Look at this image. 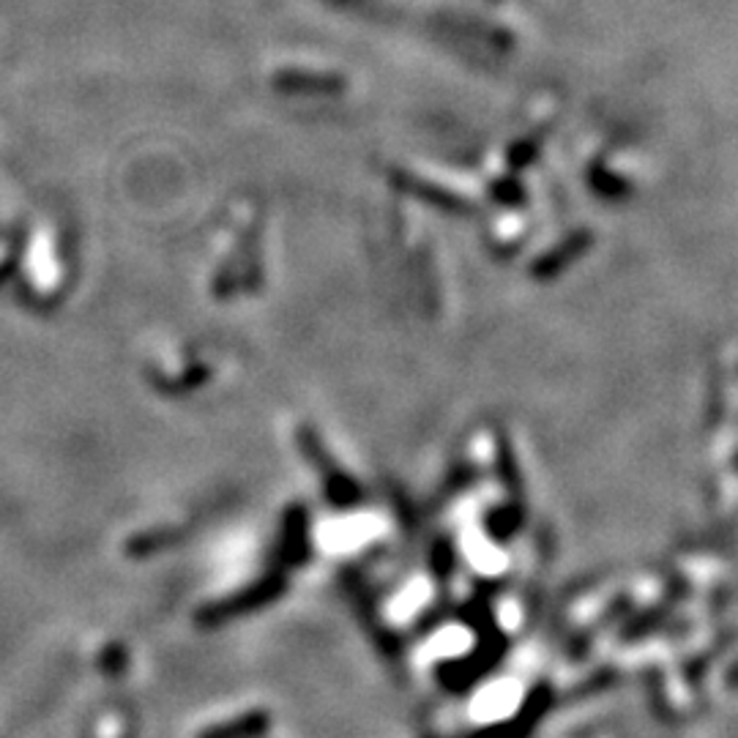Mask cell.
<instances>
[{"label": "cell", "instance_id": "8992f818", "mask_svg": "<svg viewBox=\"0 0 738 738\" xmlns=\"http://www.w3.org/2000/svg\"><path fill=\"white\" fill-rule=\"evenodd\" d=\"M725 690L738 692V659L730 662V668L725 670Z\"/></svg>", "mask_w": 738, "mask_h": 738}, {"label": "cell", "instance_id": "5b68a950", "mask_svg": "<svg viewBox=\"0 0 738 738\" xmlns=\"http://www.w3.org/2000/svg\"><path fill=\"white\" fill-rule=\"evenodd\" d=\"M99 670L104 675H110V679L126 673V648H123V646H107L104 651H101V657H99Z\"/></svg>", "mask_w": 738, "mask_h": 738}, {"label": "cell", "instance_id": "7a4b0ae2", "mask_svg": "<svg viewBox=\"0 0 738 738\" xmlns=\"http://www.w3.org/2000/svg\"><path fill=\"white\" fill-rule=\"evenodd\" d=\"M504 648H506L504 638L482 640L478 651L471 653V657L454 659V662L441 664L438 679H441V684L452 692L473 690L478 679H484L489 670L498 668V659H500V653H504Z\"/></svg>", "mask_w": 738, "mask_h": 738}, {"label": "cell", "instance_id": "3957f363", "mask_svg": "<svg viewBox=\"0 0 738 738\" xmlns=\"http://www.w3.org/2000/svg\"><path fill=\"white\" fill-rule=\"evenodd\" d=\"M268 730H272V714L263 708H252L239 717L211 725L197 738H266Z\"/></svg>", "mask_w": 738, "mask_h": 738}, {"label": "cell", "instance_id": "6da1fadb", "mask_svg": "<svg viewBox=\"0 0 738 738\" xmlns=\"http://www.w3.org/2000/svg\"><path fill=\"white\" fill-rule=\"evenodd\" d=\"M282 591H285V580H282L279 574H268V577H263L261 583H255L252 588L241 591V594L230 596V599L213 602V605L202 607V610L197 613V624H200L202 629L224 627V624L235 621V618L246 616V613H255L261 610V607L277 602Z\"/></svg>", "mask_w": 738, "mask_h": 738}, {"label": "cell", "instance_id": "277c9868", "mask_svg": "<svg viewBox=\"0 0 738 738\" xmlns=\"http://www.w3.org/2000/svg\"><path fill=\"white\" fill-rule=\"evenodd\" d=\"M618 684H621V673H618L616 668H602V670H596V673H591L585 681H580L577 686H572V690L563 695V703H577V701H588V697H599V695H605V692L616 690Z\"/></svg>", "mask_w": 738, "mask_h": 738}, {"label": "cell", "instance_id": "52a82bcc", "mask_svg": "<svg viewBox=\"0 0 738 738\" xmlns=\"http://www.w3.org/2000/svg\"><path fill=\"white\" fill-rule=\"evenodd\" d=\"M648 675H651V679H653V684H651V690L653 692H659V684H662V681H659V673H657V670H651V673H648ZM657 708H662V717H670V708L668 706H664V697H657Z\"/></svg>", "mask_w": 738, "mask_h": 738}]
</instances>
